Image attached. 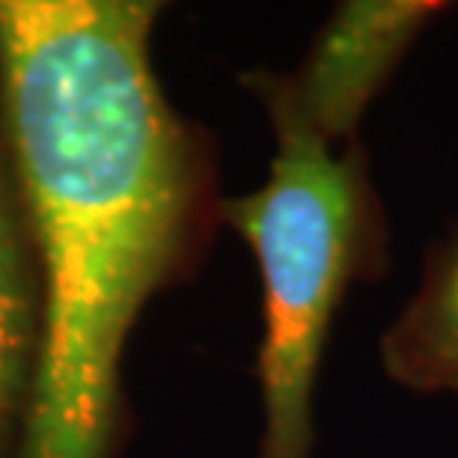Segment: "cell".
Listing matches in <instances>:
<instances>
[{
  "mask_svg": "<svg viewBox=\"0 0 458 458\" xmlns=\"http://www.w3.org/2000/svg\"><path fill=\"white\" fill-rule=\"evenodd\" d=\"M146 0H0V114L42 283L24 458H107L119 357L170 277L199 158L152 69Z\"/></svg>",
  "mask_w": 458,
  "mask_h": 458,
  "instance_id": "cell-1",
  "label": "cell"
},
{
  "mask_svg": "<svg viewBox=\"0 0 458 458\" xmlns=\"http://www.w3.org/2000/svg\"><path fill=\"white\" fill-rule=\"evenodd\" d=\"M250 87L268 107L277 152L268 182L226 199L224 217L253 247L265 289L259 458H310L327 327L345 289L384 268L387 229L360 146L310 125L268 72Z\"/></svg>",
  "mask_w": 458,
  "mask_h": 458,
  "instance_id": "cell-2",
  "label": "cell"
},
{
  "mask_svg": "<svg viewBox=\"0 0 458 458\" xmlns=\"http://www.w3.org/2000/svg\"><path fill=\"white\" fill-rule=\"evenodd\" d=\"M435 13V4H345L318 33L304 66L295 75L268 72V81L310 125L343 143Z\"/></svg>",
  "mask_w": 458,
  "mask_h": 458,
  "instance_id": "cell-3",
  "label": "cell"
},
{
  "mask_svg": "<svg viewBox=\"0 0 458 458\" xmlns=\"http://www.w3.org/2000/svg\"><path fill=\"white\" fill-rule=\"evenodd\" d=\"M4 119V114H0ZM42 357V283L0 125V458H24Z\"/></svg>",
  "mask_w": 458,
  "mask_h": 458,
  "instance_id": "cell-4",
  "label": "cell"
},
{
  "mask_svg": "<svg viewBox=\"0 0 458 458\" xmlns=\"http://www.w3.org/2000/svg\"><path fill=\"white\" fill-rule=\"evenodd\" d=\"M393 381L417 393H458V233L428 256L423 283L381 340Z\"/></svg>",
  "mask_w": 458,
  "mask_h": 458,
  "instance_id": "cell-5",
  "label": "cell"
}]
</instances>
